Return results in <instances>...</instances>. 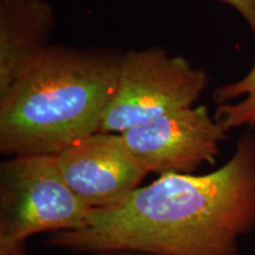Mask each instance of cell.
Returning <instances> with one entry per match:
<instances>
[{"instance_id": "9", "label": "cell", "mask_w": 255, "mask_h": 255, "mask_svg": "<svg viewBox=\"0 0 255 255\" xmlns=\"http://www.w3.org/2000/svg\"><path fill=\"white\" fill-rule=\"evenodd\" d=\"M237 9L239 14L246 20L255 37V0H219Z\"/></svg>"}, {"instance_id": "8", "label": "cell", "mask_w": 255, "mask_h": 255, "mask_svg": "<svg viewBox=\"0 0 255 255\" xmlns=\"http://www.w3.org/2000/svg\"><path fill=\"white\" fill-rule=\"evenodd\" d=\"M213 98L219 104L215 120L227 131L255 127V64L240 81L216 88Z\"/></svg>"}, {"instance_id": "2", "label": "cell", "mask_w": 255, "mask_h": 255, "mask_svg": "<svg viewBox=\"0 0 255 255\" xmlns=\"http://www.w3.org/2000/svg\"><path fill=\"white\" fill-rule=\"evenodd\" d=\"M122 57L113 47L50 45L0 95V152L57 155L100 131Z\"/></svg>"}, {"instance_id": "4", "label": "cell", "mask_w": 255, "mask_h": 255, "mask_svg": "<svg viewBox=\"0 0 255 255\" xmlns=\"http://www.w3.org/2000/svg\"><path fill=\"white\" fill-rule=\"evenodd\" d=\"M207 85V73L182 56H171L158 46L127 51L100 131L122 133L193 107Z\"/></svg>"}, {"instance_id": "1", "label": "cell", "mask_w": 255, "mask_h": 255, "mask_svg": "<svg viewBox=\"0 0 255 255\" xmlns=\"http://www.w3.org/2000/svg\"><path fill=\"white\" fill-rule=\"evenodd\" d=\"M255 227V137L246 133L208 174L161 175L84 225L51 233L46 244L75 253L132 251L154 255H238Z\"/></svg>"}, {"instance_id": "7", "label": "cell", "mask_w": 255, "mask_h": 255, "mask_svg": "<svg viewBox=\"0 0 255 255\" xmlns=\"http://www.w3.org/2000/svg\"><path fill=\"white\" fill-rule=\"evenodd\" d=\"M55 12L46 0L0 2V95L49 49Z\"/></svg>"}, {"instance_id": "10", "label": "cell", "mask_w": 255, "mask_h": 255, "mask_svg": "<svg viewBox=\"0 0 255 255\" xmlns=\"http://www.w3.org/2000/svg\"><path fill=\"white\" fill-rule=\"evenodd\" d=\"M91 255H154V254L141 253V252H132V251H109V252H100V253H94Z\"/></svg>"}, {"instance_id": "11", "label": "cell", "mask_w": 255, "mask_h": 255, "mask_svg": "<svg viewBox=\"0 0 255 255\" xmlns=\"http://www.w3.org/2000/svg\"><path fill=\"white\" fill-rule=\"evenodd\" d=\"M7 1H12V0H0V2H7Z\"/></svg>"}, {"instance_id": "5", "label": "cell", "mask_w": 255, "mask_h": 255, "mask_svg": "<svg viewBox=\"0 0 255 255\" xmlns=\"http://www.w3.org/2000/svg\"><path fill=\"white\" fill-rule=\"evenodd\" d=\"M227 130L205 105L163 115L121 133L149 174H195L213 164Z\"/></svg>"}, {"instance_id": "3", "label": "cell", "mask_w": 255, "mask_h": 255, "mask_svg": "<svg viewBox=\"0 0 255 255\" xmlns=\"http://www.w3.org/2000/svg\"><path fill=\"white\" fill-rule=\"evenodd\" d=\"M92 209L70 189L56 155L11 156L0 165V255H26L31 237L77 228Z\"/></svg>"}, {"instance_id": "6", "label": "cell", "mask_w": 255, "mask_h": 255, "mask_svg": "<svg viewBox=\"0 0 255 255\" xmlns=\"http://www.w3.org/2000/svg\"><path fill=\"white\" fill-rule=\"evenodd\" d=\"M65 182L92 208L113 206L141 187L149 173L121 133L97 131L56 155Z\"/></svg>"}]
</instances>
